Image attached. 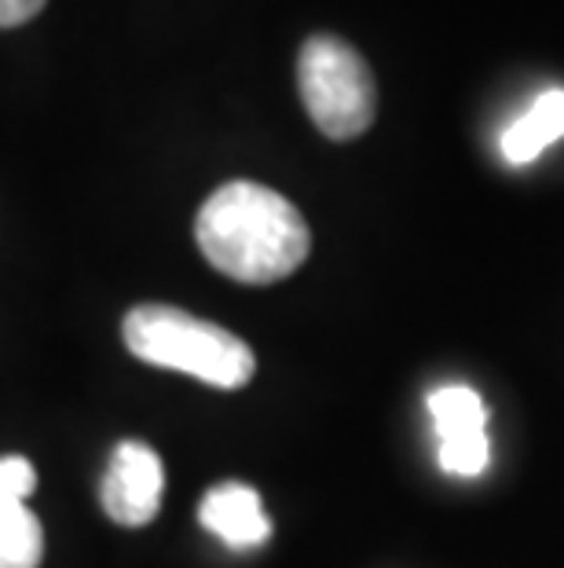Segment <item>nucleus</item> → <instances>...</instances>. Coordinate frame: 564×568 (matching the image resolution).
<instances>
[{"label": "nucleus", "instance_id": "f257e3e1", "mask_svg": "<svg viewBox=\"0 0 564 568\" xmlns=\"http://www.w3.org/2000/svg\"><path fill=\"white\" fill-rule=\"evenodd\" d=\"M195 239L213 268L249 286H268L294 275L311 250L301 210L254 180H232L213 191L198 210Z\"/></svg>", "mask_w": 564, "mask_h": 568}, {"label": "nucleus", "instance_id": "f03ea898", "mask_svg": "<svg viewBox=\"0 0 564 568\" xmlns=\"http://www.w3.org/2000/svg\"><path fill=\"white\" fill-rule=\"evenodd\" d=\"M122 334L129 353L143 364L184 371L217 389H243L257 371L254 348L243 337L173 305H136Z\"/></svg>", "mask_w": 564, "mask_h": 568}, {"label": "nucleus", "instance_id": "7ed1b4c3", "mask_svg": "<svg viewBox=\"0 0 564 568\" xmlns=\"http://www.w3.org/2000/svg\"><path fill=\"white\" fill-rule=\"evenodd\" d=\"M297 89L316 129L330 140L363 136L378 114V84L352 44L316 33L297 55Z\"/></svg>", "mask_w": 564, "mask_h": 568}, {"label": "nucleus", "instance_id": "20e7f679", "mask_svg": "<svg viewBox=\"0 0 564 568\" xmlns=\"http://www.w3.org/2000/svg\"><path fill=\"white\" fill-rule=\"evenodd\" d=\"M429 415H433L440 437V469L451 477H480L488 469V407L470 385H443L429 393Z\"/></svg>", "mask_w": 564, "mask_h": 568}, {"label": "nucleus", "instance_id": "39448f33", "mask_svg": "<svg viewBox=\"0 0 564 568\" xmlns=\"http://www.w3.org/2000/svg\"><path fill=\"white\" fill-rule=\"evenodd\" d=\"M162 491H165L162 458L140 440L117 444L111 469H106V477H103V491H100L106 517L125 528L151 525L154 517H158Z\"/></svg>", "mask_w": 564, "mask_h": 568}, {"label": "nucleus", "instance_id": "423d86ee", "mask_svg": "<svg viewBox=\"0 0 564 568\" xmlns=\"http://www.w3.org/2000/svg\"><path fill=\"white\" fill-rule=\"evenodd\" d=\"M198 521L206 525L213 536H221L227 547H260L271 536V521L264 514L260 495L238 480H224V485L209 488L206 499L198 506Z\"/></svg>", "mask_w": 564, "mask_h": 568}, {"label": "nucleus", "instance_id": "0eeeda50", "mask_svg": "<svg viewBox=\"0 0 564 568\" xmlns=\"http://www.w3.org/2000/svg\"><path fill=\"white\" fill-rule=\"evenodd\" d=\"M561 136H564V89H546L517 122L502 132L499 151L510 165H527Z\"/></svg>", "mask_w": 564, "mask_h": 568}, {"label": "nucleus", "instance_id": "6e6552de", "mask_svg": "<svg viewBox=\"0 0 564 568\" xmlns=\"http://www.w3.org/2000/svg\"><path fill=\"white\" fill-rule=\"evenodd\" d=\"M44 554L41 521L27 503L0 499V568H38Z\"/></svg>", "mask_w": 564, "mask_h": 568}, {"label": "nucleus", "instance_id": "1a4fd4ad", "mask_svg": "<svg viewBox=\"0 0 564 568\" xmlns=\"http://www.w3.org/2000/svg\"><path fill=\"white\" fill-rule=\"evenodd\" d=\"M33 488H38V469L22 455L0 458V499L8 503H27Z\"/></svg>", "mask_w": 564, "mask_h": 568}, {"label": "nucleus", "instance_id": "9d476101", "mask_svg": "<svg viewBox=\"0 0 564 568\" xmlns=\"http://www.w3.org/2000/svg\"><path fill=\"white\" fill-rule=\"evenodd\" d=\"M48 0H0V30L22 27V22L38 19Z\"/></svg>", "mask_w": 564, "mask_h": 568}]
</instances>
